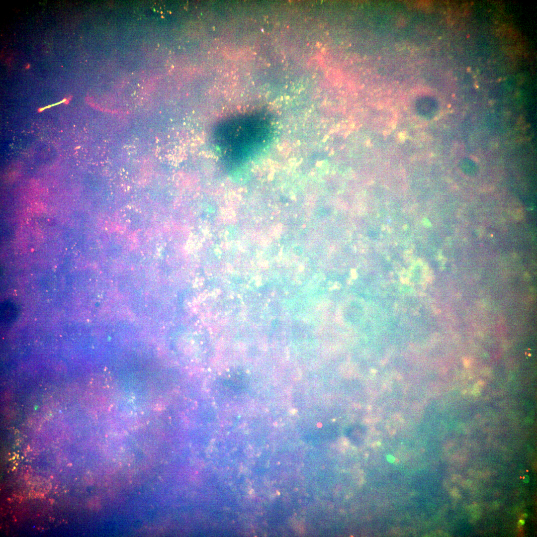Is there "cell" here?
<instances>
[{
	"instance_id": "6da1fadb",
	"label": "cell",
	"mask_w": 537,
	"mask_h": 537,
	"mask_svg": "<svg viewBox=\"0 0 537 537\" xmlns=\"http://www.w3.org/2000/svg\"><path fill=\"white\" fill-rule=\"evenodd\" d=\"M1 320L3 323L8 325L17 318L18 311L14 303L5 301L1 306Z\"/></svg>"
}]
</instances>
